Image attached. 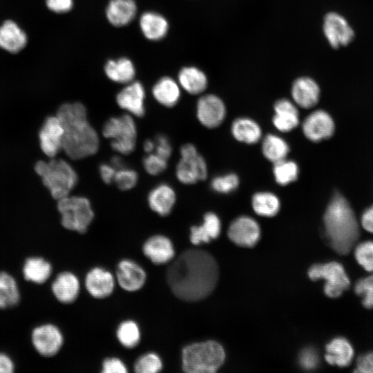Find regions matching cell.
<instances>
[{
    "label": "cell",
    "mask_w": 373,
    "mask_h": 373,
    "mask_svg": "<svg viewBox=\"0 0 373 373\" xmlns=\"http://www.w3.org/2000/svg\"><path fill=\"white\" fill-rule=\"evenodd\" d=\"M218 275L217 262L209 253L189 249L169 267L166 280L176 297L185 301H197L213 291Z\"/></svg>",
    "instance_id": "obj_1"
},
{
    "label": "cell",
    "mask_w": 373,
    "mask_h": 373,
    "mask_svg": "<svg viewBox=\"0 0 373 373\" xmlns=\"http://www.w3.org/2000/svg\"><path fill=\"white\" fill-rule=\"evenodd\" d=\"M63 129L62 151L73 160H80L97 153L99 139L89 124L85 106L79 102L62 104L57 112Z\"/></svg>",
    "instance_id": "obj_2"
},
{
    "label": "cell",
    "mask_w": 373,
    "mask_h": 373,
    "mask_svg": "<svg viewBox=\"0 0 373 373\" xmlns=\"http://www.w3.org/2000/svg\"><path fill=\"white\" fill-rule=\"evenodd\" d=\"M324 236L329 246L337 253L345 254L358 236L355 214L339 192L332 195L323 216Z\"/></svg>",
    "instance_id": "obj_3"
},
{
    "label": "cell",
    "mask_w": 373,
    "mask_h": 373,
    "mask_svg": "<svg viewBox=\"0 0 373 373\" xmlns=\"http://www.w3.org/2000/svg\"><path fill=\"white\" fill-rule=\"evenodd\" d=\"M35 172L51 196L58 200L70 195L77 182V174L72 166L62 159L39 160L35 165Z\"/></svg>",
    "instance_id": "obj_4"
},
{
    "label": "cell",
    "mask_w": 373,
    "mask_h": 373,
    "mask_svg": "<svg viewBox=\"0 0 373 373\" xmlns=\"http://www.w3.org/2000/svg\"><path fill=\"white\" fill-rule=\"evenodd\" d=\"M225 353L214 341L189 344L182 351V370L187 373H212L222 365Z\"/></svg>",
    "instance_id": "obj_5"
},
{
    "label": "cell",
    "mask_w": 373,
    "mask_h": 373,
    "mask_svg": "<svg viewBox=\"0 0 373 373\" xmlns=\"http://www.w3.org/2000/svg\"><path fill=\"white\" fill-rule=\"evenodd\" d=\"M61 223L66 229L85 233L94 218L90 201L84 197L68 195L57 200Z\"/></svg>",
    "instance_id": "obj_6"
},
{
    "label": "cell",
    "mask_w": 373,
    "mask_h": 373,
    "mask_svg": "<svg viewBox=\"0 0 373 373\" xmlns=\"http://www.w3.org/2000/svg\"><path fill=\"white\" fill-rule=\"evenodd\" d=\"M102 134L111 140L112 149L120 154L128 155L135 148L137 128L130 115L110 118L104 125Z\"/></svg>",
    "instance_id": "obj_7"
},
{
    "label": "cell",
    "mask_w": 373,
    "mask_h": 373,
    "mask_svg": "<svg viewBox=\"0 0 373 373\" xmlns=\"http://www.w3.org/2000/svg\"><path fill=\"white\" fill-rule=\"evenodd\" d=\"M308 276L312 280H325L324 291L331 298L341 296L350 285V280L343 267L337 262L315 264L309 269Z\"/></svg>",
    "instance_id": "obj_8"
},
{
    "label": "cell",
    "mask_w": 373,
    "mask_h": 373,
    "mask_svg": "<svg viewBox=\"0 0 373 373\" xmlns=\"http://www.w3.org/2000/svg\"><path fill=\"white\" fill-rule=\"evenodd\" d=\"M181 158L176 166V177L184 184H195L207 177V166L204 157L193 144H186L180 149Z\"/></svg>",
    "instance_id": "obj_9"
},
{
    "label": "cell",
    "mask_w": 373,
    "mask_h": 373,
    "mask_svg": "<svg viewBox=\"0 0 373 373\" xmlns=\"http://www.w3.org/2000/svg\"><path fill=\"white\" fill-rule=\"evenodd\" d=\"M31 342L35 350L41 356L50 357L57 354L64 343L61 330L52 323L35 327L31 333Z\"/></svg>",
    "instance_id": "obj_10"
},
{
    "label": "cell",
    "mask_w": 373,
    "mask_h": 373,
    "mask_svg": "<svg viewBox=\"0 0 373 373\" xmlns=\"http://www.w3.org/2000/svg\"><path fill=\"white\" fill-rule=\"evenodd\" d=\"M323 34L329 44L338 48L350 44L354 32L347 19L341 15L330 12L325 15L323 23Z\"/></svg>",
    "instance_id": "obj_11"
},
{
    "label": "cell",
    "mask_w": 373,
    "mask_h": 373,
    "mask_svg": "<svg viewBox=\"0 0 373 373\" xmlns=\"http://www.w3.org/2000/svg\"><path fill=\"white\" fill-rule=\"evenodd\" d=\"M199 122L205 127L213 128L222 124L226 116V106L218 96L207 94L199 98L196 106Z\"/></svg>",
    "instance_id": "obj_12"
},
{
    "label": "cell",
    "mask_w": 373,
    "mask_h": 373,
    "mask_svg": "<svg viewBox=\"0 0 373 373\" xmlns=\"http://www.w3.org/2000/svg\"><path fill=\"white\" fill-rule=\"evenodd\" d=\"M334 128L332 117L323 110L313 111L305 117L302 124L305 136L314 142L330 137L334 133Z\"/></svg>",
    "instance_id": "obj_13"
},
{
    "label": "cell",
    "mask_w": 373,
    "mask_h": 373,
    "mask_svg": "<svg viewBox=\"0 0 373 373\" xmlns=\"http://www.w3.org/2000/svg\"><path fill=\"white\" fill-rule=\"evenodd\" d=\"M63 137L64 129L57 115L47 117L39 133L42 152L50 158L55 157L62 150Z\"/></svg>",
    "instance_id": "obj_14"
},
{
    "label": "cell",
    "mask_w": 373,
    "mask_h": 373,
    "mask_svg": "<svg viewBox=\"0 0 373 373\" xmlns=\"http://www.w3.org/2000/svg\"><path fill=\"white\" fill-rule=\"evenodd\" d=\"M227 234L236 245L251 247L258 241L260 229L258 222L252 218L242 216L231 222Z\"/></svg>",
    "instance_id": "obj_15"
},
{
    "label": "cell",
    "mask_w": 373,
    "mask_h": 373,
    "mask_svg": "<svg viewBox=\"0 0 373 373\" xmlns=\"http://www.w3.org/2000/svg\"><path fill=\"white\" fill-rule=\"evenodd\" d=\"M145 90L139 82H131L117 95V105L135 117L144 115Z\"/></svg>",
    "instance_id": "obj_16"
},
{
    "label": "cell",
    "mask_w": 373,
    "mask_h": 373,
    "mask_svg": "<svg viewBox=\"0 0 373 373\" xmlns=\"http://www.w3.org/2000/svg\"><path fill=\"white\" fill-rule=\"evenodd\" d=\"M321 89L317 82L310 77L301 76L296 78L291 87L293 102L303 108H310L318 103Z\"/></svg>",
    "instance_id": "obj_17"
},
{
    "label": "cell",
    "mask_w": 373,
    "mask_h": 373,
    "mask_svg": "<svg viewBox=\"0 0 373 373\" xmlns=\"http://www.w3.org/2000/svg\"><path fill=\"white\" fill-rule=\"evenodd\" d=\"M117 280L126 291H135L141 289L145 283L146 275L143 268L131 260H122L117 267Z\"/></svg>",
    "instance_id": "obj_18"
},
{
    "label": "cell",
    "mask_w": 373,
    "mask_h": 373,
    "mask_svg": "<svg viewBox=\"0 0 373 373\" xmlns=\"http://www.w3.org/2000/svg\"><path fill=\"white\" fill-rule=\"evenodd\" d=\"M88 292L94 298H104L113 291L115 279L111 272L101 267L90 269L85 278Z\"/></svg>",
    "instance_id": "obj_19"
},
{
    "label": "cell",
    "mask_w": 373,
    "mask_h": 373,
    "mask_svg": "<svg viewBox=\"0 0 373 373\" xmlns=\"http://www.w3.org/2000/svg\"><path fill=\"white\" fill-rule=\"evenodd\" d=\"M275 114L272 118L274 126L279 131L289 132L299 124V113L296 104L286 98L277 100L274 105Z\"/></svg>",
    "instance_id": "obj_20"
},
{
    "label": "cell",
    "mask_w": 373,
    "mask_h": 373,
    "mask_svg": "<svg viewBox=\"0 0 373 373\" xmlns=\"http://www.w3.org/2000/svg\"><path fill=\"white\" fill-rule=\"evenodd\" d=\"M144 254L156 265L165 264L173 259L175 250L172 242L162 235L149 238L143 245Z\"/></svg>",
    "instance_id": "obj_21"
},
{
    "label": "cell",
    "mask_w": 373,
    "mask_h": 373,
    "mask_svg": "<svg viewBox=\"0 0 373 373\" xmlns=\"http://www.w3.org/2000/svg\"><path fill=\"white\" fill-rule=\"evenodd\" d=\"M80 284L78 278L72 272L59 273L51 285V290L60 303L68 304L74 302L78 296Z\"/></svg>",
    "instance_id": "obj_22"
},
{
    "label": "cell",
    "mask_w": 373,
    "mask_h": 373,
    "mask_svg": "<svg viewBox=\"0 0 373 373\" xmlns=\"http://www.w3.org/2000/svg\"><path fill=\"white\" fill-rule=\"evenodd\" d=\"M26 32L12 20H6L0 26V48L17 53L27 44Z\"/></svg>",
    "instance_id": "obj_23"
},
{
    "label": "cell",
    "mask_w": 373,
    "mask_h": 373,
    "mask_svg": "<svg viewBox=\"0 0 373 373\" xmlns=\"http://www.w3.org/2000/svg\"><path fill=\"white\" fill-rule=\"evenodd\" d=\"M136 13L137 6L134 0H111L106 10L108 21L117 27L131 23Z\"/></svg>",
    "instance_id": "obj_24"
},
{
    "label": "cell",
    "mask_w": 373,
    "mask_h": 373,
    "mask_svg": "<svg viewBox=\"0 0 373 373\" xmlns=\"http://www.w3.org/2000/svg\"><path fill=\"white\" fill-rule=\"evenodd\" d=\"M220 230L221 222L218 216L213 212H208L204 216L201 225L191 227L190 241L195 245L209 242L218 238Z\"/></svg>",
    "instance_id": "obj_25"
},
{
    "label": "cell",
    "mask_w": 373,
    "mask_h": 373,
    "mask_svg": "<svg viewBox=\"0 0 373 373\" xmlns=\"http://www.w3.org/2000/svg\"><path fill=\"white\" fill-rule=\"evenodd\" d=\"M175 193L167 184H160L149 193L148 202L150 208L161 216L169 214L175 202Z\"/></svg>",
    "instance_id": "obj_26"
},
{
    "label": "cell",
    "mask_w": 373,
    "mask_h": 373,
    "mask_svg": "<svg viewBox=\"0 0 373 373\" xmlns=\"http://www.w3.org/2000/svg\"><path fill=\"white\" fill-rule=\"evenodd\" d=\"M140 27L146 39L158 41L166 36L169 23L162 15L155 12H146L140 18Z\"/></svg>",
    "instance_id": "obj_27"
},
{
    "label": "cell",
    "mask_w": 373,
    "mask_h": 373,
    "mask_svg": "<svg viewBox=\"0 0 373 373\" xmlns=\"http://www.w3.org/2000/svg\"><path fill=\"white\" fill-rule=\"evenodd\" d=\"M325 358L331 365L345 367L350 364L354 357L352 345L344 338L338 337L331 341L325 347Z\"/></svg>",
    "instance_id": "obj_28"
},
{
    "label": "cell",
    "mask_w": 373,
    "mask_h": 373,
    "mask_svg": "<svg viewBox=\"0 0 373 373\" xmlns=\"http://www.w3.org/2000/svg\"><path fill=\"white\" fill-rule=\"evenodd\" d=\"M179 85L187 93L198 95L204 92L208 85L206 74L195 66L182 68L178 73Z\"/></svg>",
    "instance_id": "obj_29"
},
{
    "label": "cell",
    "mask_w": 373,
    "mask_h": 373,
    "mask_svg": "<svg viewBox=\"0 0 373 373\" xmlns=\"http://www.w3.org/2000/svg\"><path fill=\"white\" fill-rule=\"evenodd\" d=\"M52 271L51 264L39 256L28 258L22 268L25 280L38 285L46 283L50 277Z\"/></svg>",
    "instance_id": "obj_30"
},
{
    "label": "cell",
    "mask_w": 373,
    "mask_h": 373,
    "mask_svg": "<svg viewBox=\"0 0 373 373\" xmlns=\"http://www.w3.org/2000/svg\"><path fill=\"white\" fill-rule=\"evenodd\" d=\"M152 93L158 103L166 107H172L180 97V85L173 79L164 77L155 84Z\"/></svg>",
    "instance_id": "obj_31"
},
{
    "label": "cell",
    "mask_w": 373,
    "mask_h": 373,
    "mask_svg": "<svg viewBox=\"0 0 373 373\" xmlns=\"http://www.w3.org/2000/svg\"><path fill=\"white\" fill-rule=\"evenodd\" d=\"M231 131L236 140L249 144L258 142L262 135L260 126L247 117L236 119L231 124Z\"/></svg>",
    "instance_id": "obj_32"
},
{
    "label": "cell",
    "mask_w": 373,
    "mask_h": 373,
    "mask_svg": "<svg viewBox=\"0 0 373 373\" xmlns=\"http://www.w3.org/2000/svg\"><path fill=\"white\" fill-rule=\"evenodd\" d=\"M104 71L109 79L119 84L130 83L135 75L133 62L126 57L108 61Z\"/></svg>",
    "instance_id": "obj_33"
},
{
    "label": "cell",
    "mask_w": 373,
    "mask_h": 373,
    "mask_svg": "<svg viewBox=\"0 0 373 373\" xmlns=\"http://www.w3.org/2000/svg\"><path fill=\"white\" fill-rule=\"evenodd\" d=\"M19 300V289L15 278L6 271H0V309L15 306Z\"/></svg>",
    "instance_id": "obj_34"
},
{
    "label": "cell",
    "mask_w": 373,
    "mask_h": 373,
    "mask_svg": "<svg viewBox=\"0 0 373 373\" xmlns=\"http://www.w3.org/2000/svg\"><path fill=\"white\" fill-rule=\"evenodd\" d=\"M289 146L281 137L274 134L267 135L262 142V152L270 162L276 163L286 159Z\"/></svg>",
    "instance_id": "obj_35"
},
{
    "label": "cell",
    "mask_w": 373,
    "mask_h": 373,
    "mask_svg": "<svg viewBox=\"0 0 373 373\" xmlns=\"http://www.w3.org/2000/svg\"><path fill=\"white\" fill-rule=\"evenodd\" d=\"M251 207L256 214L264 217H272L278 212L280 202L275 194L262 191L256 193L252 196Z\"/></svg>",
    "instance_id": "obj_36"
},
{
    "label": "cell",
    "mask_w": 373,
    "mask_h": 373,
    "mask_svg": "<svg viewBox=\"0 0 373 373\" xmlns=\"http://www.w3.org/2000/svg\"><path fill=\"white\" fill-rule=\"evenodd\" d=\"M273 173L276 182L285 186L297 180L299 169L295 162L284 159L274 163Z\"/></svg>",
    "instance_id": "obj_37"
},
{
    "label": "cell",
    "mask_w": 373,
    "mask_h": 373,
    "mask_svg": "<svg viewBox=\"0 0 373 373\" xmlns=\"http://www.w3.org/2000/svg\"><path fill=\"white\" fill-rule=\"evenodd\" d=\"M117 337L123 346L127 348L135 347L140 339V331L137 324L131 320L122 322L117 327Z\"/></svg>",
    "instance_id": "obj_38"
},
{
    "label": "cell",
    "mask_w": 373,
    "mask_h": 373,
    "mask_svg": "<svg viewBox=\"0 0 373 373\" xmlns=\"http://www.w3.org/2000/svg\"><path fill=\"white\" fill-rule=\"evenodd\" d=\"M162 368V363L155 353L150 352L137 358L134 369L137 373H157Z\"/></svg>",
    "instance_id": "obj_39"
},
{
    "label": "cell",
    "mask_w": 373,
    "mask_h": 373,
    "mask_svg": "<svg viewBox=\"0 0 373 373\" xmlns=\"http://www.w3.org/2000/svg\"><path fill=\"white\" fill-rule=\"evenodd\" d=\"M238 185V176L232 173L215 177L211 182V189L219 193H231L235 191Z\"/></svg>",
    "instance_id": "obj_40"
},
{
    "label": "cell",
    "mask_w": 373,
    "mask_h": 373,
    "mask_svg": "<svg viewBox=\"0 0 373 373\" xmlns=\"http://www.w3.org/2000/svg\"><path fill=\"white\" fill-rule=\"evenodd\" d=\"M358 263L366 271H373V242L365 241L359 245L354 251Z\"/></svg>",
    "instance_id": "obj_41"
},
{
    "label": "cell",
    "mask_w": 373,
    "mask_h": 373,
    "mask_svg": "<svg viewBox=\"0 0 373 373\" xmlns=\"http://www.w3.org/2000/svg\"><path fill=\"white\" fill-rule=\"evenodd\" d=\"M354 290L362 298L365 307H373V274L359 280L355 285Z\"/></svg>",
    "instance_id": "obj_42"
},
{
    "label": "cell",
    "mask_w": 373,
    "mask_h": 373,
    "mask_svg": "<svg viewBox=\"0 0 373 373\" xmlns=\"http://www.w3.org/2000/svg\"><path fill=\"white\" fill-rule=\"evenodd\" d=\"M138 175L131 169L122 167L117 169L113 182L121 190H128L134 187L137 182Z\"/></svg>",
    "instance_id": "obj_43"
},
{
    "label": "cell",
    "mask_w": 373,
    "mask_h": 373,
    "mask_svg": "<svg viewBox=\"0 0 373 373\" xmlns=\"http://www.w3.org/2000/svg\"><path fill=\"white\" fill-rule=\"evenodd\" d=\"M143 165L149 174L157 175L166 170L167 160L155 153H150L144 157Z\"/></svg>",
    "instance_id": "obj_44"
},
{
    "label": "cell",
    "mask_w": 373,
    "mask_h": 373,
    "mask_svg": "<svg viewBox=\"0 0 373 373\" xmlns=\"http://www.w3.org/2000/svg\"><path fill=\"white\" fill-rule=\"evenodd\" d=\"M298 362L305 370H310L316 368L318 363L316 351L312 347L304 349L299 354Z\"/></svg>",
    "instance_id": "obj_45"
},
{
    "label": "cell",
    "mask_w": 373,
    "mask_h": 373,
    "mask_svg": "<svg viewBox=\"0 0 373 373\" xmlns=\"http://www.w3.org/2000/svg\"><path fill=\"white\" fill-rule=\"evenodd\" d=\"M154 141L155 144V153L167 160L172 153V147L167 137L159 135Z\"/></svg>",
    "instance_id": "obj_46"
},
{
    "label": "cell",
    "mask_w": 373,
    "mask_h": 373,
    "mask_svg": "<svg viewBox=\"0 0 373 373\" xmlns=\"http://www.w3.org/2000/svg\"><path fill=\"white\" fill-rule=\"evenodd\" d=\"M127 371L124 363L117 358H106L102 363L103 373H126Z\"/></svg>",
    "instance_id": "obj_47"
},
{
    "label": "cell",
    "mask_w": 373,
    "mask_h": 373,
    "mask_svg": "<svg viewBox=\"0 0 373 373\" xmlns=\"http://www.w3.org/2000/svg\"><path fill=\"white\" fill-rule=\"evenodd\" d=\"M48 8L55 13H66L73 6V0H46Z\"/></svg>",
    "instance_id": "obj_48"
},
{
    "label": "cell",
    "mask_w": 373,
    "mask_h": 373,
    "mask_svg": "<svg viewBox=\"0 0 373 373\" xmlns=\"http://www.w3.org/2000/svg\"><path fill=\"white\" fill-rule=\"evenodd\" d=\"M356 371L362 373H373V352L365 354L358 358Z\"/></svg>",
    "instance_id": "obj_49"
},
{
    "label": "cell",
    "mask_w": 373,
    "mask_h": 373,
    "mask_svg": "<svg viewBox=\"0 0 373 373\" xmlns=\"http://www.w3.org/2000/svg\"><path fill=\"white\" fill-rule=\"evenodd\" d=\"M117 169L111 164H103L99 167V173L103 181L109 184L114 180Z\"/></svg>",
    "instance_id": "obj_50"
},
{
    "label": "cell",
    "mask_w": 373,
    "mask_h": 373,
    "mask_svg": "<svg viewBox=\"0 0 373 373\" xmlns=\"http://www.w3.org/2000/svg\"><path fill=\"white\" fill-rule=\"evenodd\" d=\"M361 224L366 231L373 233V205L363 213Z\"/></svg>",
    "instance_id": "obj_51"
},
{
    "label": "cell",
    "mask_w": 373,
    "mask_h": 373,
    "mask_svg": "<svg viewBox=\"0 0 373 373\" xmlns=\"http://www.w3.org/2000/svg\"><path fill=\"white\" fill-rule=\"evenodd\" d=\"M15 370L12 358L3 352H0V373H11Z\"/></svg>",
    "instance_id": "obj_52"
},
{
    "label": "cell",
    "mask_w": 373,
    "mask_h": 373,
    "mask_svg": "<svg viewBox=\"0 0 373 373\" xmlns=\"http://www.w3.org/2000/svg\"><path fill=\"white\" fill-rule=\"evenodd\" d=\"M111 164L116 169H119L124 167V161L120 156L115 155L111 158Z\"/></svg>",
    "instance_id": "obj_53"
},
{
    "label": "cell",
    "mask_w": 373,
    "mask_h": 373,
    "mask_svg": "<svg viewBox=\"0 0 373 373\" xmlns=\"http://www.w3.org/2000/svg\"><path fill=\"white\" fill-rule=\"evenodd\" d=\"M155 141L151 140H146L143 144L144 150L148 153H153L155 150Z\"/></svg>",
    "instance_id": "obj_54"
}]
</instances>
